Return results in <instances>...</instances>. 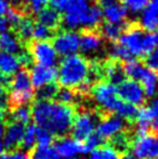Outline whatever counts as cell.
I'll list each match as a JSON object with an SVG mask.
<instances>
[{"label":"cell","instance_id":"cell-11","mask_svg":"<svg viewBox=\"0 0 158 159\" xmlns=\"http://www.w3.org/2000/svg\"><path fill=\"white\" fill-rule=\"evenodd\" d=\"M98 4L106 22L126 23L128 11L120 0H98Z\"/></svg>","mask_w":158,"mask_h":159},{"label":"cell","instance_id":"cell-32","mask_svg":"<svg viewBox=\"0 0 158 159\" xmlns=\"http://www.w3.org/2000/svg\"><path fill=\"white\" fill-rule=\"evenodd\" d=\"M102 144H105V142L101 139L100 136H99L97 133H93L86 141L83 142L84 153H90L91 151H93L94 149L101 146Z\"/></svg>","mask_w":158,"mask_h":159},{"label":"cell","instance_id":"cell-15","mask_svg":"<svg viewBox=\"0 0 158 159\" xmlns=\"http://www.w3.org/2000/svg\"><path fill=\"white\" fill-rule=\"evenodd\" d=\"M79 34V49L84 53L97 52L102 45V37L98 29H81Z\"/></svg>","mask_w":158,"mask_h":159},{"label":"cell","instance_id":"cell-33","mask_svg":"<svg viewBox=\"0 0 158 159\" xmlns=\"http://www.w3.org/2000/svg\"><path fill=\"white\" fill-rule=\"evenodd\" d=\"M49 4V0H27L26 6L27 9L30 15L33 14H37L41 12L43 8L47 7V5Z\"/></svg>","mask_w":158,"mask_h":159},{"label":"cell","instance_id":"cell-30","mask_svg":"<svg viewBox=\"0 0 158 159\" xmlns=\"http://www.w3.org/2000/svg\"><path fill=\"white\" fill-rule=\"evenodd\" d=\"M35 137L37 146H50V144H53V139H55L53 135L49 130L37 127V125L35 129Z\"/></svg>","mask_w":158,"mask_h":159},{"label":"cell","instance_id":"cell-21","mask_svg":"<svg viewBox=\"0 0 158 159\" xmlns=\"http://www.w3.org/2000/svg\"><path fill=\"white\" fill-rule=\"evenodd\" d=\"M34 25H35V20L33 19V16L31 15H26V16H22V19L19 21L18 25L14 28H12L11 30L16 35V37L20 40L22 44L27 47V44L33 40Z\"/></svg>","mask_w":158,"mask_h":159},{"label":"cell","instance_id":"cell-29","mask_svg":"<svg viewBox=\"0 0 158 159\" xmlns=\"http://www.w3.org/2000/svg\"><path fill=\"white\" fill-rule=\"evenodd\" d=\"M56 33L39 22H35L33 29V40L35 41H51Z\"/></svg>","mask_w":158,"mask_h":159},{"label":"cell","instance_id":"cell-18","mask_svg":"<svg viewBox=\"0 0 158 159\" xmlns=\"http://www.w3.org/2000/svg\"><path fill=\"white\" fill-rule=\"evenodd\" d=\"M0 50H1V52L20 56L27 49L20 42L16 35L9 29V30H6L0 34Z\"/></svg>","mask_w":158,"mask_h":159},{"label":"cell","instance_id":"cell-35","mask_svg":"<svg viewBox=\"0 0 158 159\" xmlns=\"http://www.w3.org/2000/svg\"><path fill=\"white\" fill-rule=\"evenodd\" d=\"M144 58H145L146 67H149L150 70L155 71V72L156 71L158 72V44L155 45L152 51L150 53H148Z\"/></svg>","mask_w":158,"mask_h":159},{"label":"cell","instance_id":"cell-28","mask_svg":"<svg viewBox=\"0 0 158 159\" xmlns=\"http://www.w3.org/2000/svg\"><path fill=\"white\" fill-rule=\"evenodd\" d=\"M29 159H59L53 146H35L29 151Z\"/></svg>","mask_w":158,"mask_h":159},{"label":"cell","instance_id":"cell-19","mask_svg":"<svg viewBox=\"0 0 158 159\" xmlns=\"http://www.w3.org/2000/svg\"><path fill=\"white\" fill-rule=\"evenodd\" d=\"M135 81L140 83L144 89L145 97L152 98L157 93L158 89V75L155 71L150 70L149 67H144L141 70L140 75H137Z\"/></svg>","mask_w":158,"mask_h":159},{"label":"cell","instance_id":"cell-12","mask_svg":"<svg viewBox=\"0 0 158 159\" xmlns=\"http://www.w3.org/2000/svg\"><path fill=\"white\" fill-rule=\"evenodd\" d=\"M26 124L15 122V121H7L5 123V131H4V143L6 151H13L20 149L21 141L23 134H25Z\"/></svg>","mask_w":158,"mask_h":159},{"label":"cell","instance_id":"cell-17","mask_svg":"<svg viewBox=\"0 0 158 159\" xmlns=\"http://www.w3.org/2000/svg\"><path fill=\"white\" fill-rule=\"evenodd\" d=\"M140 26L145 31H156L158 29V0H149L142 11Z\"/></svg>","mask_w":158,"mask_h":159},{"label":"cell","instance_id":"cell-42","mask_svg":"<svg viewBox=\"0 0 158 159\" xmlns=\"http://www.w3.org/2000/svg\"><path fill=\"white\" fill-rule=\"evenodd\" d=\"M4 152V145H2V143L0 142V155Z\"/></svg>","mask_w":158,"mask_h":159},{"label":"cell","instance_id":"cell-20","mask_svg":"<svg viewBox=\"0 0 158 159\" xmlns=\"http://www.w3.org/2000/svg\"><path fill=\"white\" fill-rule=\"evenodd\" d=\"M36 22L41 23L55 33H57L61 29L62 15L56 9L51 7H45L36 14Z\"/></svg>","mask_w":158,"mask_h":159},{"label":"cell","instance_id":"cell-24","mask_svg":"<svg viewBox=\"0 0 158 159\" xmlns=\"http://www.w3.org/2000/svg\"><path fill=\"white\" fill-rule=\"evenodd\" d=\"M21 67L19 57L11 53L0 52V71L6 75H13Z\"/></svg>","mask_w":158,"mask_h":159},{"label":"cell","instance_id":"cell-8","mask_svg":"<svg viewBox=\"0 0 158 159\" xmlns=\"http://www.w3.org/2000/svg\"><path fill=\"white\" fill-rule=\"evenodd\" d=\"M50 42H53V49L61 56L75 55L79 50V34L75 30L59 29Z\"/></svg>","mask_w":158,"mask_h":159},{"label":"cell","instance_id":"cell-34","mask_svg":"<svg viewBox=\"0 0 158 159\" xmlns=\"http://www.w3.org/2000/svg\"><path fill=\"white\" fill-rule=\"evenodd\" d=\"M150 113H151V127L150 133L158 134V99L154 100L149 106Z\"/></svg>","mask_w":158,"mask_h":159},{"label":"cell","instance_id":"cell-2","mask_svg":"<svg viewBox=\"0 0 158 159\" xmlns=\"http://www.w3.org/2000/svg\"><path fill=\"white\" fill-rule=\"evenodd\" d=\"M88 61L80 55H70L61 61L57 79L63 87L77 89L88 75Z\"/></svg>","mask_w":158,"mask_h":159},{"label":"cell","instance_id":"cell-22","mask_svg":"<svg viewBox=\"0 0 158 159\" xmlns=\"http://www.w3.org/2000/svg\"><path fill=\"white\" fill-rule=\"evenodd\" d=\"M127 26L128 23H110L105 21V22H101L97 29L102 39L113 43L118 40V37L124 31Z\"/></svg>","mask_w":158,"mask_h":159},{"label":"cell","instance_id":"cell-13","mask_svg":"<svg viewBox=\"0 0 158 159\" xmlns=\"http://www.w3.org/2000/svg\"><path fill=\"white\" fill-rule=\"evenodd\" d=\"M53 149L62 158H72L77 155L84 153V146L81 142L76 141L75 138L67 136L57 137L53 142Z\"/></svg>","mask_w":158,"mask_h":159},{"label":"cell","instance_id":"cell-39","mask_svg":"<svg viewBox=\"0 0 158 159\" xmlns=\"http://www.w3.org/2000/svg\"><path fill=\"white\" fill-rule=\"evenodd\" d=\"M7 99H8V91L0 87V109L7 111Z\"/></svg>","mask_w":158,"mask_h":159},{"label":"cell","instance_id":"cell-9","mask_svg":"<svg viewBox=\"0 0 158 159\" xmlns=\"http://www.w3.org/2000/svg\"><path fill=\"white\" fill-rule=\"evenodd\" d=\"M118 97L122 101L132 103L134 106L141 107L145 102V93L140 83L132 79H124L116 86Z\"/></svg>","mask_w":158,"mask_h":159},{"label":"cell","instance_id":"cell-36","mask_svg":"<svg viewBox=\"0 0 158 159\" xmlns=\"http://www.w3.org/2000/svg\"><path fill=\"white\" fill-rule=\"evenodd\" d=\"M0 159H29V152L23 150L5 151L0 155Z\"/></svg>","mask_w":158,"mask_h":159},{"label":"cell","instance_id":"cell-40","mask_svg":"<svg viewBox=\"0 0 158 159\" xmlns=\"http://www.w3.org/2000/svg\"><path fill=\"white\" fill-rule=\"evenodd\" d=\"M9 7H11V5H9V2L7 0H0V16L7 13Z\"/></svg>","mask_w":158,"mask_h":159},{"label":"cell","instance_id":"cell-7","mask_svg":"<svg viewBox=\"0 0 158 159\" xmlns=\"http://www.w3.org/2000/svg\"><path fill=\"white\" fill-rule=\"evenodd\" d=\"M33 58L34 64L43 66H53L57 63V52L50 41L31 40L26 47Z\"/></svg>","mask_w":158,"mask_h":159},{"label":"cell","instance_id":"cell-10","mask_svg":"<svg viewBox=\"0 0 158 159\" xmlns=\"http://www.w3.org/2000/svg\"><path fill=\"white\" fill-rule=\"evenodd\" d=\"M100 121L101 122L97 125V134L105 143L114 135L127 129V121L118 114H106Z\"/></svg>","mask_w":158,"mask_h":159},{"label":"cell","instance_id":"cell-41","mask_svg":"<svg viewBox=\"0 0 158 159\" xmlns=\"http://www.w3.org/2000/svg\"><path fill=\"white\" fill-rule=\"evenodd\" d=\"M8 28H9V23H8V21H7V19H6V16L1 15V16H0V34L6 31Z\"/></svg>","mask_w":158,"mask_h":159},{"label":"cell","instance_id":"cell-23","mask_svg":"<svg viewBox=\"0 0 158 159\" xmlns=\"http://www.w3.org/2000/svg\"><path fill=\"white\" fill-rule=\"evenodd\" d=\"M102 22V12L98 5H91L84 14L81 29H97Z\"/></svg>","mask_w":158,"mask_h":159},{"label":"cell","instance_id":"cell-38","mask_svg":"<svg viewBox=\"0 0 158 159\" xmlns=\"http://www.w3.org/2000/svg\"><path fill=\"white\" fill-rule=\"evenodd\" d=\"M66 2H67V0H49V4L51 6V8L58 11L59 13L64 12Z\"/></svg>","mask_w":158,"mask_h":159},{"label":"cell","instance_id":"cell-3","mask_svg":"<svg viewBox=\"0 0 158 159\" xmlns=\"http://www.w3.org/2000/svg\"><path fill=\"white\" fill-rule=\"evenodd\" d=\"M76 115V108L58 101L50 102V109L44 129L49 130L53 137L66 136L71 131Z\"/></svg>","mask_w":158,"mask_h":159},{"label":"cell","instance_id":"cell-44","mask_svg":"<svg viewBox=\"0 0 158 159\" xmlns=\"http://www.w3.org/2000/svg\"><path fill=\"white\" fill-rule=\"evenodd\" d=\"M67 159H83V158H80V157H72V158H67Z\"/></svg>","mask_w":158,"mask_h":159},{"label":"cell","instance_id":"cell-14","mask_svg":"<svg viewBox=\"0 0 158 159\" xmlns=\"http://www.w3.org/2000/svg\"><path fill=\"white\" fill-rule=\"evenodd\" d=\"M29 75H30L31 85L35 89L56 81L58 77L57 69H55L53 66H43L37 64H34V66L29 70Z\"/></svg>","mask_w":158,"mask_h":159},{"label":"cell","instance_id":"cell-4","mask_svg":"<svg viewBox=\"0 0 158 159\" xmlns=\"http://www.w3.org/2000/svg\"><path fill=\"white\" fill-rule=\"evenodd\" d=\"M104 113L98 108L97 111H83L76 113L73 123L71 127L72 138L78 142H85L97 128V121L104 116Z\"/></svg>","mask_w":158,"mask_h":159},{"label":"cell","instance_id":"cell-1","mask_svg":"<svg viewBox=\"0 0 158 159\" xmlns=\"http://www.w3.org/2000/svg\"><path fill=\"white\" fill-rule=\"evenodd\" d=\"M116 42L122 45L134 59L145 57L156 44L154 33L145 31L137 23L128 25Z\"/></svg>","mask_w":158,"mask_h":159},{"label":"cell","instance_id":"cell-37","mask_svg":"<svg viewBox=\"0 0 158 159\" xmlns=\"http://www.w3.org/2000/svg\"><path fill=\"white\" fill-rule=\"evenodd\" d=\"M13 75H6V73L0 71V87L5 89L6 91H9L11 84H12V79H13Z\"/></svg>","mask_w":158,"mask_h":159},{"label":"cell","instance_id":"cell-31","mask_svg":"<svg viewBox=\"0 0 158 159\" xmlns=\"http://www.w3.org/2000/svg\"><path fill=\"white\" fill-rule=\"evenodd\" d=\"M120 1L127 11L132 12V14H137L144 9L149 0H120Z\"/></svg>","mask_w":158,"mask_h":159},{"label":"cell","instance_id":"cell-16","mask_svg":"<svg viewBox=\"0 0 158 159\" xmlns=\"http://www.w3.org/2000/svg\"><path fill=\"white\" fill-rule=\"evenodd\" d=\"M102 69H104V81L118 86L126 79L122 62L120 61L110 58L107 61H102Z\"/></svg>","mask_w":158,"mask_h":159},{"label":"cell","instance_id":"cell-45","mask_svg":"<svg viewBox=\"0 0 158 159\" xmlns=\"http://www.w3.org/2000/svg\"><path fill=\"white\" fill-rule=\"evenodd\" d=\"M151 159H158V158H151Z\"/></svg>","mask_w":158,"mask_h":159},{"label":"cell","instance_id":"cell-26","mask_svg":"<svg viewBox=\"0 0 158 159\" xmlns=\"http://www.w3.org/2000/svg\"><path fill=\"white\" fill-rule=\"evenodd\" d=\"M121 156L107 143L90 152L88 159H120Z\"/></svg>","mask_w":158,"mask_h":159},{"label":"cell","instance_id":"cell-5","mask_svg":"<svg viewBox=\"0 0 158 159\" xmlns=\"http://www.w3.org/2000/svg\"><path fill=\"white\" fill-rule=\"evenodd\" d=\"M91 94L99 105V109L105 114L118 113V108L122 105V100L118 97L116 86L107 81H100L92 87Z\"/></svg>","mask_w":158,"mask_h":159},{"label":"cell","instance_id":"cell-43","mask_svg":"<svg viewBox=\"0 0 158 159\" xmlns=\"http://www.w3.org/2000/svg\"><path fill=\"white\" fill-rule=\"evenodd\" d=\"M15 1V4H20V2H26L27 0H14Z\"/></svg>","mask_w":158,"mask_h":159},{"label":"cell","instance_id":"cell-25","mask_svg":"<svg viewBox=\"0 0 158 159\" xmlns=\"http://www.w3.org/2000/svg\"><path fill=\"white\" fill-rule=\"evenodd\" d=\"M58 89H59V85L56 81L45 84L36 89V92H34V99L35 100H49V101L55 100Z\"/></svg>","mask_w":158,"mask_h":159},{"label":"cell","instance_id":"cell-6","mask_svg":"<svg viewBox=\"0 0 158 159\" xmlns=\"http://www.w3.org/2000/svg\"><path fill=\"white\" fill-rule=\"evenodd\" d=\"M130 150L135 159L158 158V134L146 133L134 136Z\"/></svg>","mask_w":158,"mask_h":159},{"label":"cell","instance_id":"cell-27","mask_svg":"<svg viewBox=\"0 0 158 159\" xmlns=\"http://www.w3.org/2000/svg\"><path fill=\"white\" fill-rule=\"evenodd\" d=\"M35 129H36V124L30 123L26 125L25 134H23V137H22V141H21V145H20V150L29 152L31 149L35 148V144H36Z\"/></svg>","mask_w":158,"mask_h":159}]
</instances>
